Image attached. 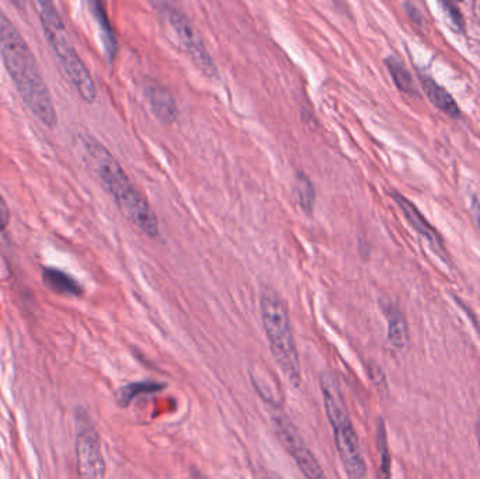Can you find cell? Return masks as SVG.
I'll use <instances>...</instances> for the list:
<instances>
[{"label": "cell", "instance_id": "cell-1", "mask_svg": "<svg viewBox=\"0 0 480 479\" xmlns=\"http://www.w3.org/2000/svg\"><path fill=\"white\" fill-rule=\"evenodd\" d=\"M0 55L27 109L44 126H56V110L39 62L11 20L0 11Z\"/></svg>", "mask_w": 480, "mask_h": 479}, {"label": "cell", "instance_id": "cell-2", "mask_svg": "<svg viewBox=\"0 0 480 479\" xmlns=\"http://www.w3.org/2000/svg\"><path fill=\"white\" fill-rule=\"evenodd\" d=\"M82 145L88 163L104 187L114 197L124 217L146 236H159V222L146 198L135 188L117 159L98 141L83 136Z\"/></svg>", "mask_w": 480, "mask_h": 479}, {"label": "cell", "instance_id": "cell-3", "mask_svg": "<svg viewBox=\"0 0 480 479\" xmlns=\"http://www.w3.org/2000/svg\"><path fill=\"white\" fill-rule=\"evenodd\" d=\"M260 311L271 353L288 383L298 388L302 383V368L290 312L282 297L271 286L264 284L260 290Z\"/></svg>", "mask_w": 480, "mask_h": 479}, {"label": "cell", "instance_id": "cell-4", "mask_svg": "<svg viewBox=\"0 0 480 479\" xmlns=\"http://www.w3.org/2000/svg\"><path fill=\"white\" fill-rule=\"evenodd\" d=\"M320 388L326 415L335 433L340 463L343 464L347 477L351 479L367 477V465L361 451L359 440L352 426L349 409L346 406L343 392L340 390L336 377L330 373L322 374Z\"/></svg>", "mask_w": 480, "mask_h": 479}, {"label": "cell", "instance_id": "cell-5", "mask_svg": "<svg viewBox=\"0 0 480 479\" xmlns=\"http://www.w3.org/2000/svg\"><path fill=\"white\" fill-rule=\"evenodd\" d=\"M36 6L46 41L51 45L65 78L75 87V90L85 101L93 103L97 99V89L94 81L86 65L76 52L73 44L71 43L68 31L53 1L36 0Z\"/></svg>", "mask_w": 480, "mask_h": 479}, {"label": "cell", "instance_id": "cell-6", "mask_svg": "<svg viewBox=\"0 0 480 479\" xmlns=\"http://www.w3.org/2000/svg\"><path fill=\"white\" fill-rule=\"evenodd\" d=\"M159 10L162 13H165L170 27L173 29V31L175 33V37H177L178 43L181 44L184 51L197 64V66L204 74H207L210 76L215 75L217 74V66H215L210 52L207 51L203 40L200 39V36L197 34V31L194 30L191 23L185 19V16H183L177 9L172 7L170 4L165 3V1L159 3Z\"/></svg>", "mask_w": 480, "mask_h": 479}, {"label": "cell", "instance_id": "cell-7", "mask_svg": "<svg viewBox=\"0 0 480 479\" xmlns=\"http://www.w3.org/2000/svg\"><path fill=\"white\" fill-rule=\"evenodd\" d=\"M78 471L83 478L100 479L106 475V463L101 453V443L86 413H79L76 435Z\"/></svg>", "mask_w": 480, "mask_h": 479}, {"label": "cell", "instance_id": "cell-8", "mask_svg": "<svg viewBox=\"0 0 480 479\" xmlns=\"http://www.w3.org/2000/svg\"><path fill=\"white\" fill-rule=\"evenodd\" d=\"M274 425L277 435L281 440L285 450L294 457L295 463L298 464L301 473L306 478L323 479L326 475L315 458L313 453L306 447L304 440L290 418L282 413L281 409H277V415L274 416Z\"/></svg>", "mask_w": 480, "mask_h": 479}, {"label": "cell", "instance_id": "cell-9", "mask_svg": "<svg viewBox=\"0 0 480 479\" xmlns=\"http://www.w3.org/2000/svg\"><path fill=\"white\" fill-rule=\"evenodd\" d=\"M391 196H392L394 203L399 206L403 216L409 221V223L419 232V235H422L429 242V246L433 249V252L436 253V256L441 261L448 263V258H446V252H445L442 239H441V236L436 229L430 225V222L422 216V213L417 210V207L413 203H410L406 197H403L402 194H399L396 191H392Z\"/></svg>", "mask_w": 480, "mask_h": 479}, {"label": "cell", "instance_id": "cell-10", "mask_svg": "<svg viewBox=\"0 0 480 479\" xmlns=\"http://www.w3.org/2000/svg\"><path fill=\"white\" fill-rule=\"evenodd\" d=\"M250 381L262 400L274 410L282 409L284 392L275 374H272L267 365H253L250 368Z\"/></svg>", "mask_w": 480, "mask_h": 479}, {"label": "cell", "instance_id": "cell-11", "mask_svg": "<svg viewBox=\"0 0 480 479\" xmlns=\"http://www.w3.org/2000/svg\"><path fill=\"white\" fill-rule=\"evenodd\" d=\"M145 96L148 99L152 113L160 123L166 126L175 123L178 114L177 104L173 94L166 87L149 82L145 86Z\"/></svg>", "mask_w": 480, "mask_h": 479}, {"label": "cell", "instance_id": "cell-12", "mask_svg": "<svg viewBox=\"0 0 480 479\" xmlns=\"http://www.w3.org/2000/svg\"><path fill=\"white\" fill-rule=\"evenodd\" d=\"M88 9L94 17V20L98 24L100 33H101V40L104 44V49L108 55L110 59H113L117 54V39L113 31V27L110 24L107 10H106V3L104 0H88Z\"/></svg>", "mask_w": 480, "mask_h": 479}, {"label": "cell", "instance_id": "cell-13", "mask_svg": "<svg viewBox=\"0 0 480 479\" xmlns=\"http://www.w3.org/2000/svg\"><path fill=\"white\" fill-rule=\"evenodd\" d=\"M43 281L52 291L62 294V296H72L81 297L83 294L82 286L69 274L58 270L45 267L43 270Z\"/></svg>", "mask_w": 480, "mask_h": 479}, {"label": "cell", "instance_id": "cell-14", "mask_svg": "<svg viewBox=\"0 0 480 479\" xmlns=\"http://www.w3.org/2000/svg\"><path fill=\"white\" fill-rule=\"evenodd\" d=\"M382 309L388 319V339L391 345L396 348H404L409 341V331L404 316L391 303H382Z\"/></svg>", "mask_w": 480, "mask_h": 479}, {"label": "cell", "instance_id": "cell-15", "mask_svg": "<svg viewBox=\"0 0 480 479\" xmlns=\"http://www.w3.org/2000/svg\"><path fill=\"white\" fill-rule=\"evenodd\" d=\"M422 84H423V87L427 93L429 99L432 100V103L436 107H438L441 111H444L446 116H449L452 119H458L461 116L455 100L452 99V96L444 87L436 85L433 79L424 78V76L422 78Z\"/></svg>", "mask_w": 480, "mask_h": 479}, {"label": "cell", "instance_id": "cell-16", "mask_svg": "<svg viewBox=\"0 0 480 479\" xmlns=\"http://www.w3.org/2000/svg\"><path fill=\"white\" fill-rule=\"evenodd\" d=\"M166 388V384L163 383H155V381H141V383H132L117 392V402L120 406L126 408L131 403L132 400L143 393L162 391Z\"/></svg>", "mask_w": 480, "mask_h": 479}, {"label": "cell", "instance_id": "cell-17", "mask_svg": "<svg viewBox=\"0 0 480 479\" xmlns=\"http://www.w3.org/2000/svg\"><path fill=\"white\" fill-rule=\"evenodd\" d=\"M295 191H297L300 207L305 211V214L310 216L315 208L316 194H315V188H313L310 178L305 173H298L297 176Z\"/></svg>", "mask_w": 480, "mask_h": 479}, {"label": "cell", "instance_id": "cell-18", "mask_svg": "<svg viewBox=\"0 0 480 479\" xmlns=\"http://www.w3.org/2000/svg\"><path fill=\"white\" fill-rule=\"evenodd\" d=\"M385 64H387V66H388V69L392 75L394 85L399 87L403 93L416 94V87L413 85V79H412L410 74L407 72V69L404 68V65L392 56L388 58Z\"/></svg>", "mask_w": 480, "mask_h": 479}, {"label": "cell", "instance_id": "cell-19", "mask_svg": "<svg viewBox=\"0 0 480 479\" xmlns=\"http://www.w3.org/2000/svg\"><path fill=\"white\" fill-rule=\"evenodd\" d=\"M378 443H379V451H381V467L382 471L387 477H389V470H391V457L388 451V443H387V435H385V426L384 422L381 420L378 425Z\"/></svg>", "mask_w": 480, "mask_h": 479}, {"label": "cell", "instance_id": "cell-20", "mask_svg": "<svg viewBox=\"0 0 480 479\" xmlns=\"http://www.w3.org/2000/svg\"><path fill=\"white\" fill-rule=\"evenodd\" d=\"M441 4H442V7L445 9V11L448 13V16H449V19L452 20V23L456 24L459 29H462V24H464L462 16H461L459 10L451 3V0H441Z\"/></svg>", "mask_w": 480, "mask_h": 479}, {"label": "cell", "instance_id": "cell-21", "mask_svg": "<svg viewBox=\"0 0 480 479\" xmlns=\"http://www.w3.org/2000/svg\"><path fill=\"white\" fill-rule=\"evenodd\" d=\"M9 219H10L9 207H7L6 201L3 200V197L0 196V231H3L9 225Z\"/></svg>", "mask_w": 480, "mask_h": 479}, {"label": "cell", "instance_id": "cell-22", "mask_svg": "<svg viewBox=\"0 0 480 479\" xmlns=\"http://www.w3.org/2000/svg\"><path fill=\"white\" fill-rule=\"evenodd\" d=\"M16 9L19 10H24L26 9V0H9Z\"/></svg>", "mask_w": 480, "mask_h": 479}, {"label": "cell", "instance_id": "cell-23", "mask_svg": "<svg viewBox=\"0 0 480 479\" xmlns=\"http://www.w3.org/2000/svg\"><path fill=\"white\" fill-rule=\"evenodd\" d=\"M474 213H475V218H476V222H478V226L480 229V201H475Z\"/></svg>", "mask_w": 480, "mask_h": 479}, {"label": "cell", "instance_id": "cell-24", "mask_svg": "<svg viewBox=\"0 0 480 479\" xmlns=\"http://www.w3.org/2000/svg\"><path fill=\"white\" fill-rule=\"evenodd\" d=\"M476 435H478V441H479V448H480V422L476 425Z\"/></svg>", "mask_w": 480, "mask_h": 479}, {"label": "cell", "instance_id": "cell-25", "mask_svg": "<svg viewBox=\"0 0 480 479\" xmlns=\"http://www.w3.org/2000/svg\"><path fill=\"white\" fill-rule=\"evenodd\" d=\"M456 1H462V0H456Z\"/></svg>", "mask_w": 480, "mask_h": 479}]
</instances>
